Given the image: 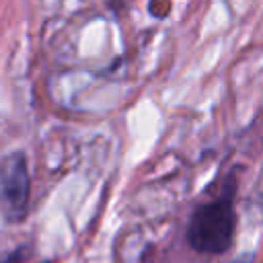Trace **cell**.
I'll use <instances>...</instances> for the list:
<instances>
[{
	"instance_id": "6da1fadb",
	"label": "cell",
	"mask_w": 263,
	"mask_h": 263,
	"mask_svg": "<svg viewBox=\"0 0 263 263\" xmlns=\"http://www.w3.org/2000/svg\"><path fill=\"white\" fill-rule=\"evenodd\" d=\"M234 234V205L230 197H220L193 212L189 222V242L201 253H224Z\"/></svg>"
},
{
	"instance_id": "7a4b0ae2",
	"label": "cell",
	"mask_w": 263,
	"mask_h": 263,
	"mask_svg": "<svg viewBox=\"0 0 263 263\" xmlns=\"http://www.w3.org/2000/svg\"><path fill=\"white\" fill-rule=\"evenodd\" d=\"M29 173L23 154L8 156L0 166V208L8 222H18L27 212Z\"/></svg>"
},
{
	"instance_id": "3957f363",
	"label": "cell",
	"mask_w": 263,
	"mask_h": 263,
	"mask_svg": "<svg viewBox=\"0 0 263 263\" xmlns=\"http://www.w3.org/2000/svg\"><path fill=\"white\" fill-rule=\"evenodd\" d=\"M234 263H251V259H238V261H234Z\"/></svg>"
}]
</instances>
